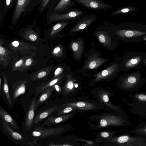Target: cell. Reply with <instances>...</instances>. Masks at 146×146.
<instances>
[{"instance_id":"9c48e42d","label":"cell","mask_w":146,"mask_h":146,"mask_svg":"<svg viewBox=\"0 0 146 146\" xmlns=\"http://www.w3.org/2000/svg\"><path fill=\"white\" fill-rule=\"evenodd\" d=\"M97 19V16L90 13L83 17L70 29L69 34H72L84 29Z\"/></svg>"},{"instance_id":"44dd1931","label":"cell","mask_w":146,"mask_h":146,"mask_svg":"<svg viewBox=\"0 0 146 146\" xmlns=\"http://www.w3.org/2000/svg\"><path fill=\"white\" fill-rule=\"evenodd\" d=\"M76 80L73 78L72 73L68 74L67 76V80L63 87V91L65 94L71 92L74 89V82Z\"/></svg>"},{"instance_id":"836d02e7","label":"cell","mask_w":146,"mask_h":146,"mask_svg":"<svg viewBox=\"0 0 146 146\" xmlns=\"http://www.w3.org/2000/svg\"><path fill=\"white\" fill-rule=\"evenodd\" d=\"M138 98L142 101L146 100V95L144 94H140L138 96Z\"/></svg>"},{"instance_id":"4316f807","label":"cell","mask_w":146,"mask_h":146,"mask_svg":"<svg viewBox=\"0 0 146 146\" xmlns=\"http://www.w3.org/2000/svg\"><path fill=\"white\" fill-rule=\"evenodd\" d=\"M3 76L4 78L3 91L8 102L9 104L12 105V103L10 95L7 79L4 75Z\"/></svg>"},{"instance_id":"f6af8a7d","label":"cell","mask_w":146,"mask_h":146,"mask_svg":"<svg viewBox=\"0 0 146 146\" xmlns=\"http://www.w3.org/2000/svg\"><path fill=\"white\" fill-rule=\"evenodd\" d=\"M145 132H146V129H145Z\"/></svg>"},{"instance_id":"7a4b0ae2","label":"cell","mask_w":146,"mask_h":146,"mask_svg":"<svg viewBox=\"0 0 146 146\" xmlns=\"http://www.w3.org/2000/svg\"><path fill=\"white\" fill-rule=\"evenodd\" d=\"M146 58V53L143 52H126L120 63L121 71H127L132 69L140 68Z\"/></svg>"},{"instance_id":"ee69618b","label":"cell","mask_w":146,"mask_h":146,"mask_svg":"<svg viewBox=\"0 0 146 146\" xmlns=\"http://www.w3.org/2000/svg\"><path fill=\"white\" fill-rule=\"evenodd\" d=\"M78 86V84H76L75 85V87L76 88Z\"/></svg>"},{"instance_id":"4fadbf2b","label":"cell","mask_w":146,"mask_h":146,"mask_svg":"<svg viewBox=\"0 0 146 146\" xmlns=\"http://www.w3.org/2000/svg\"><path fill=\"white\" fill-rule=\"evenodd\" d=\"M121 124L120 118L112 115H106L103 116L100 121V127L119 125Z\"/></svg>"},{"instance_id":"7bdbcfd3","label":"cell","mask_w":146,"mask_h":146,"mask_svg":"<svg viewBox=\"0 0 146 146\" xmlns=\"http://www.w3.org/2000/svg\"><path fill=\"white\" fill-rule=\"evenodd\" d=\"M143 64H144L145 65H146V58L144 60Z\"/></svg>"},{"instance_id":"30bf717a","label":"cell","mask_w":146,"mask_h":146,"mask_svg":"<svg viewBox=\"0 0 146 146\" xmlns=\"http://www.w3.org/2000/svg\"><path fill=\"white\" fill-rule=\"evenodd\" d=\"M85 7L93 10H104L111 8L112 6L100 0H72Z\"/></svg>"},{"instance_id":"ab89813d","label":"cell","mask_w":146,"mask_h":146,"mask_svg":"<svg viewBox=\"0 0 146 146\" xmlns=\"http://www.w3.org/2000/svg\"><path fill=\"white\" fill-rule=\"evenodd\" d=\"M19 43L17 41H15L12 43L13 45L15 47H17L19 46Z\"/></svg>"},{"instance_id":"603a6c76","label":"cell","mask_w":146,"mask_h":146,"mask_svg":"<svg viewBox=\"0 0 146 146\" xmlns=\"http://www.w3.org/2000/svg\"><path fill=\"white\" fill-rule=\"evenodd\" d=\"M138 10L135 6H128L123 7L116 9L111 15H121L135 11Z\"/></svg>"},{"instance_id":"f1b7e54d","label":"cell","mask_w":146,"mask_h":146,"mask_svg":"<svg viewBox=\"0 0 146 146\" xmlns=\"http://www.w3.org/2000/svg\"><path fill=\"white\" fill-rule=\"evenodd\" d=\"M76 109L70 106L60 107L58 108V112L57 115L66 114L75 111Z\"/></svg>"},{"instance_id":"ffe728a7","label":"cell","mask_w":146,"mask_h":146,"mask_svg":"<svg viewBox=\"0 0 146 146\" xmlns=\"http://www.w3.org/2000/svg\"><path fill=\"white\" fill-rule=\"evenodd\" d=\"M58 107L54 106L47 108L41 111L34 118L33 124H35L44 119L50 115L55 110H57Z\"/></svg>"},{"instance_id":"d6a6232c","label":"cell","mask_w":146,"mask_h":146,"mask_svg":"<svg viewBox=\"0 0 146 146\" xmlns=\"http://www.w3.org/2000/svg\"><path fill=\"white\" fill-rule=\"evenodd\" d=\"M29 38L31 40L34 41L37 39V36L36 35L32 34L29 36Z\"/></svg>"},{"instance_id":"ba28073f","label":"cell","mask_w":146,"mask_h":146,"mask_svg":"<svg viewBox=\"0 0 146 146\" xmlns=\"http://www.w3.org/2000/svg\"><path fill=\"white\" fill-rule=\"evenodd\" d=\"M84 14V11L81 9L72 10L61 14L53 13L50 16V20L52 21L66 20H75L79 19Z\"/></svg>"},{"instance_id":"6da1fadb","label":"cell","mask_w":146,"mask_h":146,"mask_svg":"<svg viewBox=\"0 0 146 146\" xmlns=\"http://www.w3.org/2000/svg\"><path fill=\"white\" fill-rule=\"evenodd\" d=\"M117 38L125 43L146 40V25L133 22L123 23L112 28Z\"/></svg>"},{"instance_id":"74e56055","label":"cell","mask_w":146,"mask_h":146,"mask_svg":"<svg viewBox=\"0 0 146 146\" xmlns=\"http://www.w3.org/2000/svg\"><path fill=\"white\" fill-rule=\"evenodd\" d=\"M5 52V48L2 46H0V53L1 54H4Z\"/></svg>"},{"instance_id":"2e32d148","label":"cell","mask_w":146,"mask_h":146,"mask_svg":"<svg viewBox=\"0 0 146 146\" xmlns=\"http://www.w3.org/2000/svg\"><path fill=\"white\" fill-rule=\"evenodd\" d=\"M2 127L5 132L10 138L14 141H23L25 139L22 135L13 130L4 121H1Z\"/></svg>"},{"instance_id":"d4e9b609","label":"cell","mask_w":146,"mask_h":146,"mask_svg":"<svg viewBox=\"0 0 146 146\" xmlns=\"http://www.w3.org/2000/svg\"><path fill=\"white\" fill-rule=\"evenodd\" d=\"M25 82H23L20 83L16 86H14L13 88V97L15 99L21 94H24L25 92Z\"/></svg>"},{"instance_id":"e0dca14e","label":"cell","mask_w":146,"mask_h":146,"mask_svg":"<svg viewBox=\"0 0 146 146\" xmlns=\"http://www.w3.org/2000/svg\"><path fill=\"white\" fill-rule=\"evenodd\" d=\"M68 106L72 107L76 110H93L95 109L96 107L95 105L92 103L82 101L68 103L63 104L60 107Z\"/></svg>"},{"instance_id":"5b68a950","label":"cell","mask_w":146,"mask_h":146,"mask_svg":"<svg viewBox=\"0 0 146 146\" xmlns=\"http://www.w3.org/2000/svg\"><path fill=\"white\" fill-rule=\"evenodd\" d=\"M145 81L139 71L124 74L120 76L119 81L122 87L126 88H133L143 84Z\"/></svg>"},{"instance_id":"52a82bcc","label":"cell","mask_w":146,"mask_h":146,"mask_svg":"<svg viewBox=\"0 0 146 146\" xmlns=\"http://www.w3.org/2000/svg\"><path fill=\"white\" fill-rule=\"evenodd\" d=\"M64 128L60 127H54L44 129L35 131L32 133L33 136L35 138V141L50 139L55 137L61 133Z\"/></svg>"},{"instance_id":"484cf974","label":"cell","mask_w":146,"mask_h":146,"mask_svg":"<svg viewBox=\"0 0 146 146\" xmlns=\"http://www.w3.org/2000/svg\"><path fill=\"white\" fill-rule=\"evenodd\" d=\"M100 100L109 107L114 110H117V108L111 104L110 102L108 94L104 91L101 92L99 94Z\"/></svg>"},{"instance_id":"ac0fdd59","label":"cell","mask_w":146,"mask_h":146,"mask_svg":"<svg viewBox=\"0 0 146 146\" xmlns=\"http://www.w3.org/2000/svg\"><path fill=\"white\" fill-rule=\"evenodd\" d=\"M0 115L3 121L11 127L17 130H19L17 121L8 113L2 107L1 105L0 106Z\"/></svg>"},{"instance_id":"1f68e13d","label":"cell","mask_w":146,"mask_h":146,"mask_svg":"<svg viewBox=\"0 0 146 146\" xmlns=\"http://www.w3.org/2000/svg\"><path fill=\"white\" fill-rule=\"evenodd\" d=\"M100 135L102 137L106 138L108 137L109 136V133L107 131H104L101 133Z\"/></svg>"},{"instance_id":"7402d4cb","label":"cell","mask_w":146,"mask_h":146,"mask_svg":"<svg viewBox=\"0 0 146 146\" xmlns=\"http://www.w3.org/2000/svg\"><path fill=\"white\" fill-rule=\"evenodd\" d=\"M54 89V88L53 86L46 89L36 102V107L39 106L46 101L50 96Z\"/></svg>"},{"instance_id":"9a60e30c","label":"cell","mask_w":146,"mask_h":146,"mask_svg":"<svg viewBox=\"0 0 146 146\" xmlns=\"http://www.w3.org/2000/svg\"><path fill=\"white\" fill-rule=\"evenodd\" d=\"M30 1V0H17L13 16V21L19 19L22 13L26 9Z\"/></svg>"},{"instance_id":"d590c367","label":"cell","mask_w":146,"mask_h":146,"mask_svg":"<svg viewBox=\"0 0 146 146\" xmlns=\"http://www.w3.org/2000/svg\"><path fill=\"white\" fill-rule=\"evenodd\" d=\"M23 63V61L22 60H20L16 63L15 66L16 67H19Z\"/></svg>"},{"instance_id":"8fae6325","label":"cell","mask_w":146,"mask_h":146,"mask_svg":"<svg viewBox=\"0 0 146 146\" xmlns=\"http://www.w3.org/2000/svg\"><path fill=\"white\" fill-rule=\"evenodd\" d=\"M70 46L74 58L77 61H79L82 58L84 50V42L83 38L78 37L74 41L72 40Z\"/></svg>"},{"instance_id":"60d3db41","label":"cell","mask_w":146,"mask_h":146,"mask_svg":"<svg viewBox=\"0 0 146 146\" xmlns=\"http://www.w3.org/2000/svg\"><path fill=\"white\" fill-rule=\"evenodd\" d=\"M12 1L11 0H6V5L7 6H9L11 2Z\"/></svg>"},{"instance_id":"7c38bea8","label":"cell","mask_w":146,"mask_h":146,"mask_svg":"<svg viewBox=\"0 0 146 146\" xmlns=\"http://www.w3.org/2000/svg\"><path fill=\"white\" fill-rule=\"evenodd\" d=\"M36 98H33L31 102L30 106L26 113L25 118V124L26 128L30 129L32 127L34 118L35 111L36 108Z\"/></svg>"},{"instance_id":"277c9868","label":"cell","mask_w":146,"mask_h":146,"mask_svg":"<svg viewBox=\"0 0 146 146\" xmlns=\"http://www.w3.org/2000/svg\"><path fill=\"white\" fill-rule=\"evenodd\" d=\"M100 54L97 51H90L80 72L83 73L96 69L109 60L108 58L101 57Z\"/></svg>"},{"instance_id":"83f0119b","label":"cell","mask_w":146,"mask_h":146,"mask_svg":"<svg viewBox=\"0 0 146 146\" xmlns=\"http://www.w3.org/2000/svg\"><path fill=\"white\" fill-rule=\"evenodd\" d=\"M69 22L68 21L66 22H62L56 24L54 26L51 31V35H53L60 31L67 26Z\"/></svg>"},{"instance_id":"f35d334b","label":"cell","mask_w":146,"mask_h":146,"mask_svg":"<svg viewBox=\"0 0 146 146\" xmlns=\"http://www.w3.org/2000/svg\"><path fill=\"white\" fill-rule=\"evenodd\" d=\"M61 48L60 47H57L55 48L53 52L55 53H57L60 52Z\"/></svg>"},{"instance_id":"cb8c5ba5","label":"cell","mask_w":146,"mask_h":146,"mask_svg":"<svg viewBox=\"0 0 146 146\" xmlns=\"http://www.w3.org/2000/svg\"><path fill=\"white\" fill-rule=\"evenodd\" d=\"M61 78V76H60L51 81L41 85L36 88L35 90L36 92L39 94L44 91L47 88L53 86L58 82Z\"/></svg>"},{"instance_id":"b9f144b4","label":"cell","mask_w":146,"mask_h":146,"mask_svg":"<svg viewBox=\"0 0 146 146\" xmlns=\"http://www.w3.org/2000/svg\"><path fill=\"white\" fill-rule=\"evenodd\" d=\"M0 91H1V79L0 78Z\"/></svg>"},{"instance_id":"f546056e","label":"cell","mask_w":146,"mask_h":146,"mask_svg":"<svg viewBox=\"0 0 146 146\" xmlns=\"http://www.w3.org/2000/svg\"><path fill=\"white\" fill-rule=\"evenodd\" d=\"M50 0H41V3L39 8L40 14L41 13L46 5L48 4Z\"/></svg>"},{"instance_id":"5bb4252c","label":"cell","mask_w":146,"mask_h":146,"mask_svg":"<svg viewBox=\"0 0 146 146\" xmlns=\"http://www.w3.org/2000/svg\"><path fill=\"white\" fill-rule=\"evenodd\" d=\"M74 114H66L57 117L50 116L43 123L42 125L44 126H52L61 123L69 119Z\"/></svg>"},{"instance_id":"bcb514c9","label":"cell","mask_w":146,"mask_h":146,"mask_svg":"<svg viewBox=\"0 0 146 146\" xmlns=\"http://www.w3.org/2000/svg\"></svg>"},{"instance_id":"4dcf8cb0","label":"cell","mask_w":146,"mask_h":146,"mask_svg":"<svg viewBox=\"0 0 146 146\" xmlns=\"http://www.w3.org/2000/svg\"><path fill=\"white\" fill-rule=\"evenodd\" d=\"M64 70L62 68L58 67L55 70L54 74L55 76H56L61 74Z\"/></svg>"},{"instance_id":"e575fe53","label":"cell","mask_w":146,"mask_h":146,"mask_svg":"<svg viewBox=\"0 0 146 146\" xmlns=\"http://www.w3.org/2000/svg\"><path fill=\"white\" fill-rule=\"evenodd\" d=\"M46 75V73L44 71H42L40 72L38 76L39 78H41L44 77Z\"/></svg>"},{"instance_id":"8992f818","label":"cell","mask_w":146,"mask_h":146,"mask_svg":"<svg viewBox=\"0 0 146 146\" xmlns=\"http://www.w3.org/2000/svg\"><path fill=\"white\" fill-rule=\"evenodd\" d=\"M120 61V59L118 60L106 69L94 74L93 76L94 78L91 82L94 83L113 78L121 71Z\"/></svg>"},{"instance_id":"8d00e7d4","label":"cell","mask_w":146,"mask_h":146,"mask_svg":"<svg viewBox=\"0 0 146 146\" xmlns=\"http://www.w3.org/2000/svg\"><path fill=\"white\" fill-rule=\"evenodd\" d=\"M32 62V60L30 58L28 59L26 61L25 64L27 66H29L31 65Z\"/></svg>"},{"instance_id":"3957f363","label":"cell","mask_w":146,"mask_h":146,"mask_svg":"<svg viewBox=\"0 0 146 146\" xmlns=\"http://www.w3.org/2000/svg\"><path fill=\"white\" fill-rule=\"evenodd\" d=\"M107 29H98L93 32V34L104 47L108 49L112 50L117 46V38L112 28L110 31Z\"/></svg>"},{"instance_id":"d6986e66","label":"cell","mask_w":146,"mask_h":146,"mask_svg":"<svg viewBox=\"0 0 146 146\" xmlns=\"http://www.w3.org/2000/svg\"><path fill=\"white\" fill-rule=\"evenodd\" d=\"M74 4V2L72 0H60L55 7L54 10L67 12L72 10Z\"/></svg>"},{"instance_id":"7dc6e473","label":"cell","mask_w":146,"mask_h":146,"mask_svg":"<svg viewBox=\"0 0 146 146\" xmlns=\"http://www.w3.org/2000/svg\"><path fill=\"white\" fill-rule=\"evenodd\" d=\"M12 1V0H11Z\"/></svg>"}]
</instances>
